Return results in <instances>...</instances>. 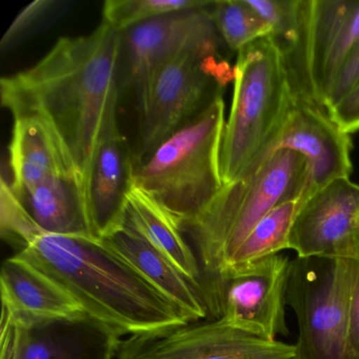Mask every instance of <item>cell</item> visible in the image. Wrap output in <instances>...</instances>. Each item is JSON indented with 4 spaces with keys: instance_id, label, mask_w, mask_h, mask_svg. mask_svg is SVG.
Returning <instances> with one entry per match:
<instances>
[{
    "instance_id": "obj_11",
    "label": "cell",
    "mask_w": 359,
    "mask_h": 359,
    "mask_svg": "<svg viewBox=\"0 0 359 359\" xmlns=\"http://www.w3.org/2000/svg\"><path fill=\"white\" fill-rule=\"evenodd\" d=\"M289 249L300 258L359 262V186L338 178L313 193L296 215Z\"/></svg>"
},
{
    "instance_id": "obj_27",
    "label": "cell",
    "mask_w": 359,
    "mask_h": 359,
    "mask_svg": "<svg viewBox=\"0 0 359 359\" xmlns=\"http://www.w3.org/2000/svg\"><path fill=\"white\" fill-rule=\"evenodd\" d=\"M359 83V41L353 48L352 51L346 57V62L340 68L336 77L335 83L332 87L329 100H327V111L331 110L337 104L357 83Z\"/></svg>"
},
{
    "instance_id": "obj_12",
    "label": "cell",
    "mask_w": 359,
    "mask_h": 359,
    "mask_svg": "<svg viewBox=\"0 0 359 359\" xmlns=\"http://www.w3.org/2000/svg\"><path fill=\"white\" fill-rule=\"evenodd\" d=\"M292 260L275 254L224 279L222 316L228 325L266 340L287 335L285 306Z\"/></svg>"
},
{
    "instance_id": "obj_25",
    "label": "cell",
    "mask_w": 359,
    "mask_h": 359,
    "mask_svg": "<svg viewBox=\"0 0 359 359\" xmlns=\"http://www.w3.org/2000/svg\"><path fill=\"white\" fill-rule=\"evenodd\" d=\"M346 359H359V262L351 260Z\"/></svg>"
},
{
    "instance_id": "obj_21",
    "label": "cell",
    "mask_w": 359,
    "mask_h": 359,
    "mask_svg": "<svg viewBox=\"0 0 359 359\" xmlns=\"http://www.w3.org/2000/svg\"><path fill=\"white\" fill-rule=\"evenodd\" d=\"M308 197H299L279 205L254 226L226 264L222 274L224 285V279L233 271L289 249L292 226Z\"/></svg>"
},
{
    "instance_id": "obj_16",
    "label": "cell",
    "mask_w": 359,
    "mask_h": 359,
    "mask_svg": "<svg viewBox=\"0 0 359 359\" xmlns=\"http://www.w3.org/2000/svg\"><path fill=\"white\" fill-rule=\"evenodd\" d=\"M102 241L173 300L190 321L203 320L212 313L211 300L205 285L182 273L151 245L127 218L121 228Z\"/></svg>"
},
{
    "instance_id": "obj_6",
    "label": "cell",
    "mask_w": 359,
    "mask_h": 359,
    "mask_svg": "<svg viewBox=\"0 0 359 359\" xmlns=\"http://www.w3.org/2000/svg\"><path fill=\"white\" fill-rule=\"evenodd\" d=\"M233 79L234 67L222 57L220 46L184 52L156 67L135 89L140 131L134 163L148 157Z\"/></svg>"
},
{
    "instance_id": "obj_19",
    "label": "cell",
    "mask_w": 359,
    "mask_h": 359,
    "mask_svg": "<svg viewBox=\"0 0 359 359\" xmlns=\"http://www.w3.org/2000/svg\"><path fill=\"white\" fill-rule=\"evenodd\" d=\"M3 308L15 316H74L86 313L55 281L18 256L1 268Z\"/></svg>"
},
{
    "instance_id": "obj_1",
    "label": "cell",
    "mask_w": 359,
    "mask_h": 359,
    "mask_svg": "<svg viewBox=\"0 0 359 359\" xmlns=\"http://www.w3.org/2000/svg\"><path fill=\"white\" fill-rule=\"evenodd\" d=\"M121 33L102 22L91 34L62 37L28 70L0 81L12 116L35 115L57 130L87 193L98 144L117 113Z\"/></svg>"
},
{
    "instance_id": "obj_23",
    "label": "cell",
    "mask_w": 359,
    "mask_h": 359,
    "mask_svg": "<svg viewBox=\"0 0 359 359\" xmlns=\"http://www.w3.org/2000/svg\"><path fill=\"white\" fill-rule=\"evenodd\" d=\"M211 4L208 0H107L102 7V22L121 33L157 16Z\"/></svg>"
},
{
    "instance_id": "obj_7",
    "label": "cell",
    "mask_w": 359,
    "mask_h": 359,
    "mask_svg": "<svg viewBox=\"0 0 359 359\" xmlns=\"http://www.w3.org/2000/svg\"><path fill=\"white\" fill-rule=\"evenodd\" d=\"M351 260H292L287 304L297 319V359H346Z\"/></svg>"
},
{
    "instance_id": "obj_18",
    "label": "cell",
    "mask_w": 359,
    "mask_h": 359,
    "mask_svg": "<svg viewBox=\"0 0 359 359\" xmlns=\"http://www.w3.org/2000/svg\"><path fill=\"white\" fill-rule=\"evenodd\" d=\"M15 196L43 234L96 239L79 176H55Z\"/></svg>"
},
{
    "instance_id": "obj_22",
    "label": "cell",
    "mask_w": 359,
    "mask_h": 359,
    "mask_svg": "<svg viewBox=\"0 0 359 359\" xmlns=\"http://www.w3.org/2000/svg\"><path fill=\"white\" fill-rule=\"evenodd\" d=\"M212 18L226 47L238 53L258 39L270 36L268 25L245 0H219L211 6Z\"/></svg>"
},
{
    "instance_id": "obj_8",
    "label": "cell",
    "mask_w": 359,
    "mask_h": 359,
    "mask_svg": "<svg viewBox=\"0 0 359 359\" xmlns=\"http://www.w3.org/2000/svg\"><path fill=\"white\" fill-rule=\"evenodd\" d=\"M302 39L285 68L295 96L327 111L336 77L359 41V0H302Z\"/></svg>"
},
{
    "instance_id": "obj_15",
    "label": "cell",
    "mask_w": 359,
    "mask_h": 359,
    "mask_svg": "<svg viewBox=\"0 0 359 359\" xmlns=\"http://www.w3.org/2000/svg\"><path fill=\"white\" fill-rule=\"evenodd\" d=\"M133 171V155L119 130L115 113L102 132L87 189L92 232L97 241L123 226Z\"/></svg>"
},
{
    "instance_id": "obj_3",
    "label": "cell",
    "mask_w": 359,
    "mask_h": 359,
    "mask_svg": "<svg viewBox=\"0 0 359 359\" xmlns=\"http://www.w3.org/2000/svg\"><path fill=\"white\" fill-rule=\"evenodd\" d=\"M312 194L306 159L295 151L279 149L255 169L226 184L203 213L182 230L196 245L215 312L222 310L224 269L254 226L279 205Z\"/></svg>"
},
{
    "instance_id": "obj_5",
    "label": "cell",
    "mask_w": 359,
    "mask_h": 359,
    "mask_svg": "<svg viewBox=\"0 0 359 359\" xmlns=\"http://www.w3.org/2000/svg\"><path fill=\"white\" fill-rule=\"evenodd\" d=\"M233 81L232 106L220 153L224 186L271 154L294 102L283 55L269 37L237 53Z\"/></svg>"
},
{
    "instance_id": "obj_10",
    "label": "cell",
    "mask_w": 359,
    "mask_h": 359,
    "mask_svg": "<svg viewBox=\"0 0 359 359\" xmlns=\"http://www.w3.org/2000/svg\"><path fill=\"white\" fill-rule=\"evenodd\" d=\"M121 339L87 313L15 316L3 308L1 359H115Z\"/></svg>"
},
{
    "instance_id": "obj_13",
    "label": "cell",
    "mask_w": 359,
    "mask_h": 359,
    "mask_svg": "<svg viewBox=\"0 0 359 359\" xmlns=\"http://www.w3.org/2000/svg\"><path fill=\"white\" fill-rule=\"evenodd\" d=\"M211 6L157 16L121 32V62L134 90L156 67L178 54L224 45Z\"/></svg>"
},
{
    "instance_id": "obj_26",
    "label": "cell",
    "mask_w": 359,
    "mask_h": 359,
    "mask_svg": "<svg viewBox=\"0 0 359 359\" xmlns=\"http://www.w3.org/2000/svg\"><path fill=\"white\" fill-rule=\"evenodd\" d=\"M55 4V1L50 0H36L30 5L27 6L12 22L7 32L4 35L3 39L0 41V48L5 51L12 43H15L18 37L22 36L26 31L32 27L39 18H43L50 8Z\"/></svg>"
},
{
    "instance_id": "obj_20",
    "label": "cell",
    "mask_w": 359,
    "mask_h": 359,
    "mask_svg": "<svg viewBox=\"0 0 359 359\" xmlns=\"http://www.w3.org/2000/svg\"><path fill=\"white\" fill-rule=\"evenodd\" d=\"M125 217L182 273L205 285L201 262L177 222L153 197L134 184L128 193Z\"/></svg>"
},
{
    "instance_id": "obj_24",
    "label": "cell",
    "mask_w": 359,
    "mask_h": 359,
    "mask_svg": "<svg viewBox=\"0 0 359 359\" xmlns=\"http://www.w3.org/2000/svg\"><path fill=\"white\" fill-rule=\"evenodd\" d=\"M0 205L1 236L8 243L20 248L18 252L26 249L37 237L43 234L27 213L12 191L11 187L4 177L1 178Z\"/></svg>"
},
{
    "instance_id": "obj_4",
    "label": "cell",
    "mask_w": 359,
    "mask_h": 359,
    "mask_svg": "<svg viewBox=\"0 0 359 359\" xmlns=\"http://www.w3.org/2000/svg\"><path fill=\"white\" fill-rule=\"evenodd\" d=\"M217 94L182 127L134 163L133 184L155 199L182 231L224 188L220 167L226 117Z\"/></svg>"
},
{
    "instance_id": "obj_9",
    "label": "cell",
    "mask_w": 359,
    "mask_h": 359,
    "mask_svg": "<svg viewBox=\"0 0 359 359\" xmlns=\"http://www.w3.org/2000/svg\"><path fill=\"white\" fill-rule=\"evenodd\" d=\"M115 359H297V353L295 344L264 339L213 318L123 337Z\"/></svg>"
},
{
    "instance_id": "obj_17",
    "label": "cell",
    "mask_w": 359,
    "mask_h": 359,
    "mask_svg": "<svg viewBox=\"0 0 359 359\" xmlns=\"http://www.w3.org/2000/svg\"><path fill=\"white\" fill-rule=\"evenodd\" d=\"M13 121L9 149L10 187L14 194L26 192L55 176L81 178L68 147L50 121L35 115L13 117Z\"/></svg>"
},
{
    "instance_id": "obj_14",
    "label": "cell",
    "mask_w": 359,
    "mask_h": 359,
    "mask_svg": "<svg viewBox=\"0 0 359 359\" xmlns=\"http://www.w3.org/2000/svg\"><path fill=\"white\" fill-rule=\"evenodd\" d=\"M279 149L295 151L306 159L313 193L352 172L350 134L342 131L325 109L304 100L294 98L272 152Z\"/></svg>"
},
{
    "instance_id": "obj_2",
    "label": "cell",
    "mask_w": 359,
    "mask_h": 359,
    "mask_svg": "<svg viewBox=\"0 0 359 359\" xmlns=\"http://www.w3.org/2000/svg\"><path fill=\"white\" fill-rule=\"evenodd\" d=\"M15 255L123 338L190 321L173 300L102 241L43 234Z\"/></svg>"
},
{
    "instance_id": "obj_28",
    "label": "cell",
    "mask_w": 359,
    "mask_h": 359,
    "mask_svg": "<svg viewBox=\"0 0 359 359\" xmlns=\"http://www.w3.org/2000/svg\"><path fill=\"white\" fill-rule=\"evenodd\" d=\"M332 121L346 133L359 130V83L329 111Z\"/></svg>"
}]
</instances>
